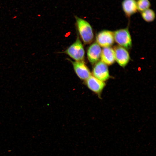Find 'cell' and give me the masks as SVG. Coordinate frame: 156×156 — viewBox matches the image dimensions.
Returning a JSON list of instances; mask_svg holds the SVG:
<instances>
[{"mask_svg": "<svg viewBox=\"0 0 156 156\" xmlns=\"http://www.w3.org/2000/svg\"><path fill=\"white\" fill-rule=\"evenodd\" d=\"M76 23L80 36L83 42L89 44L93 39L94 34L91 26L85 20L75 16Z\"/></svg>", "mask_w": 156, "mask_h": 156, "instance_id": "6da1fadb", "label": "cell"}, {"mask_svg": "<svg viewBox=\"0 0 156 156\" xmlns=\"http://www.w3.org/2000/svg\"><path fill=\"white\" fill-rule=\"evenodd\" d=\"M63 53L68 55L75 61H83L85 51L82 44L78 36H77L75 42Z\"/></svg>", "mask_w": 156, "mask_h": 156, "instance_id": "7a4b0ae2", "label": "cell"}, {"mask_svg": "<svg viewBox=\"0 0 156 156\" xmlns=\"http://www.w3.org/2000/svg\"><path fill=\"white\" fill-rule=\"evenodd\" d=\"M114 40L121 47L127 49L131 48L132 40L128 29L125 28L116 30L114 33Z\"/></svg>", "mask_w": 156, "mask_h": 156, "instance_id": "3957f363", "label": "cell"}, {"mask_svg": "<svg viewBox=\"0 0 156 156\" xmlns=\"http://www.w3.org/2000/svg\"><path fill=\"white\" fill-rule=\"evenodd\" d=\"M92 73L94 77L103 82L110 77L107 65L101 61L97 62L95 64L92 70Z\"/></svg>", "mask_w": 156, "mask_h": 156, "instance_id": "277c9868", "label": "cell"}, {"mask_svg": "<svg viewBox=\"0 0 156 156\" xmlns=\"http://www.w3.org/2000/svg\"><path fill=\"white\" fill-rule=\"evenodd\" d=\"M96 43L103 47H109L114 43V33L110 31L104 30L99 32L96 37Z\"/></svg>", "mask_w": 156, "mask_h": 156, "instance_id": "5b68a950", "label": "cell"}, {"mask_svg": "<svg viewBox=\"0 0 156 156\" xmlns=\"http://www.w3.org/2000/svg\"><path fill=\"white\" fill-rule=\"evenodd\" d=\"M70 61L75 73L80 79L85 81L91 75L89 69L83 61Z\"/></svg>", "mask_w": 156, "mask_h": 156, "instance_id": "8992f818", "label": "cell"}, {"mask_svg": "<svg viewBox=\"0 0 156 156\" xmlns=\"http://www.w3.org/2000/svg\"><path fill=\"white\" fill-rule=\"evenodd\" d=\"M115 60L121 67H125L130 60L129 54L125 48L120 46H116L114 49Z\"/></svg>", "mask_w": 156, "mask_h": 156, "instance_id": "52a82bcc", "label": "cell"}, {"mask_svg": "<svg viewBox=\"0 0 156 156\" xmlns=\"http://www.w3.org/2000/svg\"><path fill=\"white\" fill-rule=\"evenodd\" d=\"M85 83L88 89L98 95L101 93L105 85L104 82L92 75L85 81Z\"/></svg>", "mask_w": 156, "mask_h": 156, "instance_id": "ba28073f", "label": "cell"}, {"mask_svg": "<svg viewBox=\"0 0 156 156\" xmlns=\"http://www.w3.org/2000/svg\"><path fill=\"white\" fill-rule=\"evenodd\" d=\"M101 50L100 46L96 42L89 46L87 50V55L88 60L91 64L96 63L99 60Z\"/></svg>", "mask_w": 156, "mask_h": 156, "instance_id": "9c48e42d", "label": "cell"}, {"mask_svg": "<svg viewBox=\"0 0 156 156\" xmlns=\"http://www.w3.org/2000/svg\"><path fill=\"white\" fill-rule=\"evenodd\" d=\"M100 57L101 61L106 65L113 64L115 60L114 49L110 47H104L101 50Z\"/></svg>", "mask_w": 156, "mask_h": 156, "instance_id": "30bf717a", "label": "cell"}, {"mask_svg": "<svg viewBox=\"0 0 156 156\" xmlns=\"http://www.w3.org/2000/svg\"><path fill=\"white\" fill-rule=\"evenodd\" d=\"M137 2L135 0H124L122 3L123 10L126 15L129 17L138 10Z\"/></svg>", "mask_w": 156, "mask_h": 156, "instance_id": "8fae6325", "label": "cell"}, {"mask_svg": "<svg viewBox=\"0 0 156 156\" xmlns=\"http://www.w3.org/2000/svg\"><path fill=\"white\" fill-rule=\"evenodd\" d=\"M141 16L144 21L148 22L153 21L155 17V12L150 9H148L142 12Z\"/></svg>", "mask_w": 156, "mask_h": 156, "instance_id": "7c38bea8", "label": "cell"}, {"mask_svg": "<svg viewBox=\"0 0 156 156\" xmlns=\"http://www.w3.org/2000/svg\"><path fill=\"white\" fill-rule=\"evenodd\" d=\"M136 3L137 10L141 12L149 9L151 6L148 0H138Z\"/></svg>", "mask_w": 156, "mask_h": 156, "instance_id": "4fadbf2b", "label": "cell"}]
</instances>
